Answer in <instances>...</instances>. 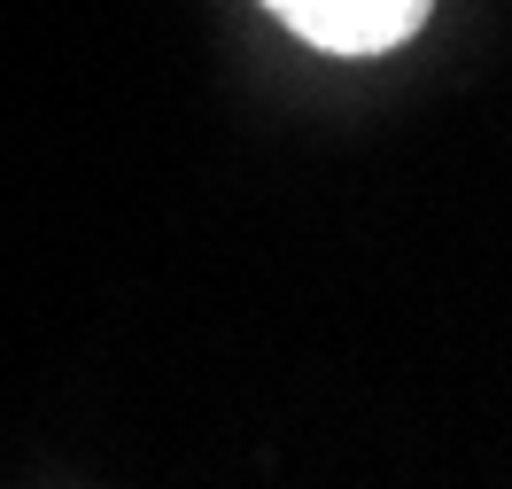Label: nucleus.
Returning a JSON list of instances; mask_svg holds the SVG:
<instances>
[{"instance_id": "obj_1", "label": "nucleus", "mask_w": 512, "mask_h": 489, "mask_svg": "<svg viewBox=\"0 0 512 489\" xmlns=\"http://www.w3.org/2000/svg\"><path fill=\"white\" fill-rule=\"evenodd\" d=\"M264 8L326 55H388L427 24L435 0H264Z\"/></svg>"}]
</instances>
